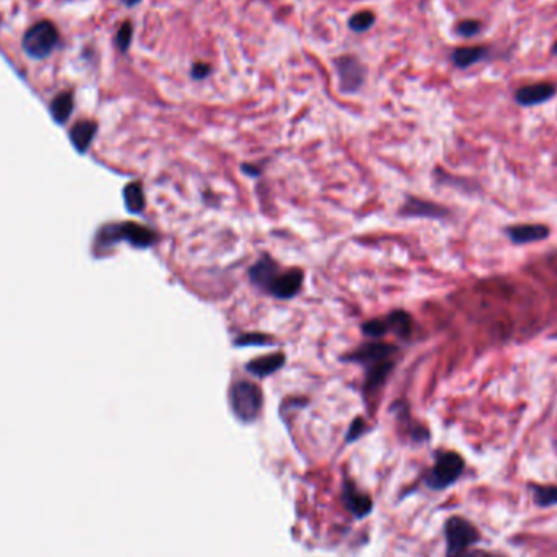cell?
Masks as SVG:
<instances>
[{"label": "cell", "mask_w": 557, "mask_h": 557, "mask_svg": "<svg viewBox=\"0 0 557 557\" xmlns=\"http://www.w3.org/2000/svg\"><path fill=\"white\" fill-rule=\"evenodd\" d=\"M214 68L207 62H194L191 67V79L193 80H205L212 75Z\"/></svg>", "instance_id": "484cf974"}, {"label": "cell", "mask_w": 557, "mask_h": 557, "mask_svg": "<svg viewBox=\"0 0 557 557\" xmlns=\"http://www.w3.org/2000/svg\"><path fill=\"white\" fill-rule=\"evenodd\" d=\"M388 328L390 331L398 334L399 337H409L410 334V317L406 312H393L390 317L386 318Z\"/></svg>", "instance_id": "44dd1931"}, {"label": "cell", "mask_w": 557, "mask_h": 557, "mask_svg": "<svg viewBox=\"0 0 557 557\" xmlns=\"http://www.w3.org/2000/svg\"><path fill=\"white\" fill-rule=\"evenodd\" d=\"M395 367V362L391 359L381 360V362H377L373 365H368L367 370V378H365V391L373 395V393L380 390L383 386V383L386 381L388 375H390L391 368Z\"/></svg>", "instance_id": "4fadbf2b"}, {"label": "cell", "mask_w": 557, "mask_h": 557, "mask_svg": "<svg viewBox=\"0 0 557 557\" xmlns=\"http://www.w3.org/2000/svg\"><path fill=\"white\" fill-rule=\"evenodd\" d=\"M98 240L103 245H111L116 243V241L126 240L132 246H137V248H147V246H152L157 241V234L144 225L127 222L121 223V225H111L104 228L102 234H100Z\"/></svg>", "instance_id": "8992f818"}, {"label": "cell", "mask_w": 557, "mask_h": 557, "mask_svg": "<svg viewBox=\"0 0 557 557\" xmlns=\"http://www.w3.org/2000/svg\"><path fill=\"white\" fill-rule=\"evenodd\" d=\"M269 341L267 336L259 334V332H254V334H243L240 336L238 339L235 341L236 346H264Z\"/></svg>", "instance_id": "4316f807"}, {"label": "cell", "mask_w": 557, "mask_h": 557, "mask_svg": "<svg viewBox=\"0 0 557 557\" xmlns=\"http://www.w3.org/2000/svg\"><path fill=\"white\" fill-rule=\"evenodd\" d=\"M446 557H461L481 541V533L468 518L451 515L444 525Z\"/></svg>", "instance_id": "6da1fadb"}, {"label": "cell", "mask_w": 557, "mask_h": 557, "mask_svg": "<svg viewBox=\"0 0 557 557\" xmlns=\"http://www.w3.org/2000/svg\"><path fill=\"white\" fill-rule=\"evenodd\" d=\"M72 109H74V98H72V93H68V91L59 93L51 103V113L59 124H62V122L68 120V116L72 114Z\"/></svg>", "instance_id": "d6986e66"}, {"label": "cell", "mask_w": 557, "mask_h": 557, "mask_svg": "<svg viewBox=\"0 0 557 557\" xmlns=\"http://www.w3.org/2000/svg\"><path fill=\"white\" fill-rule=\"evenodd\" d=\"M461 557H507L505 554L497 551H487V549H469L468 552H464Z\"/></svg>", "instance_id": "f1b7e54d"}, {"label": "cell", "mask_w": 557, "mask_h": 557, "mask_svg": "<svg viewBox=\"0 0 557 557\" xmlns=\"http://www.w3.org/2000/svg\"><path fill=\"white\" fill-rule=\"evenodd\" d=\"M97 122L93 121H80L72 127L70 131V140L74 144V147L79 150V152L84 153L86 149L90 147L91 140H93L95 134H97Z\"/></svg>", "instance_id": "9a60e30c"}, {"label": "cell", "mask_w": 557, "mask_h": 557, "mask_svg": "<svg viewBox=\"0 0 557 557\" xmlns=\"http://www.w3.org/2000/svg\"><path fill=\"white\" fill-rule=\"evenodd\" d=\"M552 54H554V56H557V41L554 43V46H552Z\"/></svg>", "instance_id": "4dcf8cb0"}, {"label": "cell", "mask_w": 557, "mask_h": 557, "mask_svg": "<svg viewBox=\"0 0 557 557\" xmlns=\"http://www.w3.org/2000/svg\"><path fill=\"white\" fill-rule=\"evenodd\" d=\"M464 473V460L456 451H438L435 456V463L426 476V486L431 491H445Z\"/></svg>", "instance_id": "7a4b0ae2"}, {"label": "cell", "mask_w": 557, "mask_h": 557, "mask_svg": "<svg viewBox=\"0 0 557 557\" xmlns=\"http://www.w3.org/2000/svg\"><path fill=\"white\" fill-rule=\"evenodd\" d=\"M377 15L372 10H360L357 13H354L352 17L347 21V26H349L350 31L354 33H365L375 25Z\"/></svg>", "instance_id": "ffe728a7"}, {"label": "cell", "mask_w": 557, "mask_h": 557, "mask_svg": "<svg viewBox=\"0 0 557 557\" xmlns=\"http://www.w3.org/2000/svg\"><path fill=\"white\" fill-rule=\"evenodd\" d=\"M278 274H281V271H278L277 263H274L269 256H264L259 259V261L254 264L253 267H251L249 277H251V282H253L254 285H258L259 289L267 292L269 287L272 285V282L276 281Z\"/></svg>", "instance_id": "8fae6325"}, {"label": "cell", "mask_w": 557, "mask_h": 557, "mask_svg": "<svg viewBox=\"0 0 557 557\" xmlns=\"http://www.w3.org/2000/svg\"><path fill=\"white\" fill-rule=\"evenodd\" d=\"M301 284H303V272L300 269H294L278 274L267 292L277 299H292L301 289Z\"/></svg>", "instance_id": "9c48e42d"}, {"label": "cell", "mask_w": 557, "mask_h": 557, "mask_svg": "<svg viewBox=\"0 0 557 557\" xmlns=\"http://www.w3.org/2000/svg\"><path fill=\"white\" fill-rule=\"evenodd\" d=\"M232 409L241 422L256 421L263 409L261 388L251 381H236L230 390Z\"/></svg>", "instance_id": "277c9868"}, {"label": "cell", "mask_w": 557, "mask_h": 557, "mask_svg": "<svg viewBox=\"0 0 557 557\" xmlns=\"http://www.w3.org/2000/svg\"><path fill=\"white\" fill-rule=\"evenodd\" d=\"M531 499L540 509H549L557 505V486L552 484H528Z\"/></svg>", "instance_id": "2e32d148"}, {"label": "cell", "mask_w": 557, "mask_h": 557, "mask_svg": "<svg viewBox=\"0 0 557 557\" xmlns=\"http://www.w3.org/2000/svg\"><path fill=\"white\" fill-rule=\"evenodd\" d=\"M332 64H334L337 80H339L341 93H357L367 80V67L364 66V62L354 54H342L336 57Z\"/></svg>", "instance_id": "5b68a950"}, {"label": "cell", "mask_w": 557, "mask_h": 557, "mask_svg": "<svg viewBox=\"0 0 557 557\" xmlns=\"http://www.w3.org/2000/svg\"><path fill=\"white\" fill-rule=\"evenodd\" d=\"M59 44V30L53 21L41 20L23 35L21 48L31 59H46Z\"/></svg>", "instance_id": "3957f363"}, {"label": "cell", "mask_w": 557, "mask_h": 557, "mask_svg": "<svg viewBox=\"0 0 557 557\" xmlns=\"http://www.w3.org/2000/svg\"><path fill=\"white\" fill-rule=\"evenodd\" d=\"M122 3H124L126 7H129V8H132V7H135V6H139L140 2H142V0H121Z\"/></svg>", "instance_id": "f546056e"}, {"label": "cell", "mask_w": 557, "mask_h": 557, "mask_svg": "<svg viewBox=\"0 0 557 557\" xmlns=\"http://www.w3.org/2000/svg\"><path fill=\"white\" fill-rule=\"evenodd\" d=\"M507 235L515 245H527L547 238L549 230L545 225H515L507 230Z\"/></svg>", "instance_id": "7c38bea8"}, {"label": "cell", "mask_w": 557, "mask_h": 557, "mask_svg": "<svg viewBox=\"0 0 557 557\" xmlns=\"http://www.w3.org/2000/svg\"><path fill=\"white\" fill-rule=\"evenodd\" d=\"M342 499H344L346 509L349 510L354 517L364 518L372 512V505L373 502L368 495H365L360 492L354 484L346 482L344 484V492H342Z\"/></svg>", "instance_id": "30bf717a"}, {"label": "cell", "mask_w": 557, "mask_h": 557, "mask_svg": "<svg viewBox=\"0 0 557 557\" xmlns=\"http://www.w3.org/2000/svg\"><path fill=\"white\" fill-rule=\"evenodd\" d=\"M404 212L408 216H428V217H438L442 216V209H438L437 205H432L428 202H424V200H409L408 205H406Z\"/></svg>", "instance_id": "7402d4cb"}, {"label": "cell", "mask_w": 557, "mask_h": 557, "mask_svg": "<svg viewBox=\"0 0 557 557\" xmlns=\"http://www.w3.org/2000/svg\"><path fill=\"white\" fill-rule=\"evenodd\" d=\"M487 49L484 46H468V48H458L451 54V62L458 68H468L481 61L486 56Z\"/></svg>", "instance_id": "e0dca14e"}, {"label": "cell", "mask_w": 557, "mask_h": 557, "mask_svg": "<svg viewBox=\"0 0 557 557\" xmlns=\"http://www.w3.org/2000/svg\"><path fill=\"white\" fill-rule=\"evenodd\" d=\"M556 95V86L549 84V82H540V84H533L522 86L515 93V100L522 106H535V104H541L549 102V100Z\"/></svg>", "instance_id": "ba28073f"}, {"label": "cell", "mask_w": 557, "mask_h": 557, "mask_svg": "<svg viewBox=\"0 0 557 557\" xmlns=\"http://www.w3.org/2000/svg\"><path fill=\"white\" fill-rule=\"evenodd\" d=\"M365 428H367V426H365V422H364V419H355V421L352 422V426H350V428H349V433H347V442H354V440H357V438L362 435V433L365 432Z\"/></svg>", "instance_id": "83f0119b"}, {"label": "cell", "mask_w": 557, "mask_h": 557, "mask_svg": "<svg viewBox=\"0 0 557 557\" xmlns=\"http://www.w3.org/2000/svg\"><path fill=\"white\" fill-rule=\"evenodd\" d=\"M479 31H481V23L478 20H463L456 26V33L463 36V38H473Z\"/></svg>", "instance_id": "d4e9b609"}, {"label": "cell", "mask_w": 557, "mask_h": 557, "mask_svg": "<svg viewBox=\"0 0 557 557\" xmlns=\"http://www.w3.org/2000/svg\"><path fill=\"white\" fill-rule=\"evenodd\" d=\"M284 362H285L284 354L277 352V354L263 355V357L253 360V362H249L248 365H246V368H248V372L253 373V375L264 378V377L272 375V373H276L277 370L284 365Z\"/></svg>", "instance_id": "5bb4252c"}, {"label": "cell", "mask_w": 557, "mask_h": 557, "mask_svg": "<svg viewBox=\"0 0 557 557\" xmlns=\"http://www.w3.org/2000/svg\"><path fill=\"white\" fill-rule=\"evenodd\" d=\"M124 200H126V207L127 211H131L132 214H139L144 211L145 207V198H144V189L142 185L139 181L129 182V185L124 188Z\"/></svg>", "instance_id": "ac0fdd59"}, {"label": "cell", "mask_w": 557, "mask_h": 557, "mask_svg": "<svg viewBox=\"0 0 557 557\" xmlns=\"http://www.w3.org/2000/svg\"><path fill=\"white\" fill-rule=\"evenodd\" d=\"M132 38H134V25H132V21L126 20L121 23L120 30H117L116 33V38H114V43H116L117 49L122 54H126L129 51L131 44H132Z\"/></svg>", "instance_id": "603a6c76"}, {"label": "cell", "mask_w": 557, "mask_h": 557, "mask_svg": "<svg viewBox=\"0 0 557 557\" xmlns=\"http://www.w3.org/2000/svg\"><path fill=\"white\" fill-rule=\"evenodd\" d=\"M396 347L390 344H381V342H372V344H365L360 347V349L355 350L354 354L347 355L346 360H350V362H357L364 365H373L377 362H381V360H388L393 357V354H396Z\"/></svg>", "instance_id": "52a82bcc"}, {"label": "cell", "mask_w": 557, "mask_h": 557, "mask_svg": "<svg viewBox=\"0 0 557 557\" xmlns=\"http://www.w3.org/2000/svg\"><path fill=\"white\" fill-rule=\"evenodd\" d=\"M362 330L365 332V336L381 337L383 334H386V332L390 331V328H388V321L385 318V319H370V321L364 324Z\"/></svg>", "instance_id": "cb8c5ba5"}]
</instances>
